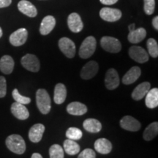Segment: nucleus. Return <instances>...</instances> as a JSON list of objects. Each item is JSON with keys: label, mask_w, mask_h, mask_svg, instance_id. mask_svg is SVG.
Listing matches in <instances>:
<instances>
[{"label": "nucleus", "mask_w": 158, "mask_h": 158, "mask_svg": "<svg viewBox=\"0 0 158 158\" xmlns=\"http://www.w3.org/2000/svg\"><path fill=\"white\" fill-rule=\"evenodd\" d=\"M7 94V81L5 77L0 76V98L5 97Z\"/></svg>", "instance_id": "f704fd0d"}, {"label": "nucleus", "mask_w": 158, "mask_h": 158, "mask_svg": "<svg viewBox=\"0 0 158 158\" xmlns=\"http://www.w3.org/2000/svg\"><path fill=\"white\" fill-rule=\"evenodd\" d=\"M21 63L26 70L30 72L37 73L40 68V64L37 57L34 54H27L21 59Z\"/></svg>", "instance_id": "39448f33"}, {"label": "nucleus", "mask_w": 158, "mask_h": 158, "mask_svg": "<svg viewBox=\"0 0 158 158\" xmlns=\"http://www.w3.org/2000/svg\"><path fill=\"white\" fill-rule=\"evenodd\" d=\"M135 29V23H132L129 26V31H133Z\"/></svg>", "instance_id": "ea45409f"}, {"label": "nucleus", "mask_w": 158, "mask_h": 158, "mask_svg": "<svg viewBox=\"0 0 158 158\" xmlns=\"http://www.w3.org/2000/svg\"><path fill=\"white\" fill-rule=\"evenodd\" d=\"M129 56L136 62L141 63V64L147 62L149 60V55L147 52L141 46L133 45L130 47L129 49Z\"/></svg>", "instance_id": "0eeeda50"}, {"label": "nucleus", "mask_w": 158, "mask_h": 158, "mask_svg": "<svg viewBox=\"0 0 158 158\" xmlns=\"http://www.w3.org/2000/svg\"><path fill=\"white\" fill-rule=\"evenodd\" d=\"M83 127L86 131L92 133H99L102 130V124L96 118H89L86 119L83 123Z\"/></svg>", "instance_id": "393cba45"}, {"label": "nucleus", "mask_w": 158, "mask_h": 158, "mask_svg": "<svg viewBox=\"0 0 158 158\" xmlns=\"http://www.w3.org/2000/svg\"><path fill=\"white\" fill-rule=\"evenodd\" d=\"M12 95H13V98L15 100V102H19V103L27 105V104L30 103L31 102L30 98H28V97L21 95V94L19 92V91H18L17 89H15L13 91V92H12Z\"/></svg>", "instance_id": "2f4dec72"}, {"label": "nucleus", "mask_w": 158, "mask_h": 158, "mask_svg": "<svg viewBox=\"0 0 158 158\" xmlns=\"http://www.w3.org/2000/svg\"><path fill=\"white\" fill-rule=\"evenodd\" d=\"M18 9L21 13L28 17L34 18L37 15V10L35 6L27 0H21L18 4Z\"/></svg>", "instance_id": "2eb2a0df"}, {"label": "nucleus", "mask_w": 158, "mask_h": 158, "mask_svg": "<svg viewBox=\"0 0 158 158\" xmlns=\"http://www.w3.org/2000/svg\"><path fill=\"white\" fill-rule=\"evenodd\" d=\"M36 103L40 113L47 114L50 112L51 108V101L50 96L44 89H39L36 92Z\"/></svg>", "instance_id": "f03ea898"}, {"label": "nucleus", "mask_w": 158, "mask_h": 158, "mask_svg": "<svg viewBox=\"0 0 158 158\" xmlns=\"http://www.w3.org/2000/svg\"><path fill=\"white\" fill-rule=\"evenodd\" d=\"M94 149L102 155L109 154L112 150V143L106 138H99L94 142Z\"/></svg>", "instance_id": "aec40b11"}, {"label": "nucleus", "mask_w": 158, "mask_h": 158, "mask_svg": "<svg viewBox=\"0 0 158 158\" xmlns=\"http://www.w3.org/2000/svg\"><path fill=\"white\" fill-rule=\"evenodd\" d=\"M3 32H2V29L1 27H0V38H1L2 36Z\"/></svg>", "instance_id": "a19ab883"}, {"label": "nucleus", "mask_w": 158, "mask_h": 158, "mask_svg": "<svg viewBox=\"0 0 158 158\" xmlns=\"http://www.w3.org/2000/svg\"><path fill=\"white\" fill-rule=\"evenodd\" d=\"M78 158H96V154L94 150L86 149L79 154Z\"/></svg>", "instance_id": "72a5a7b5"}, {"label": "nucleus", "mask_w": 158, "mask_h": 158, "mask_svg": "<svg viewBox=\"0 0 158 158\" xmlns=\"http://www.w3.org/2000/svg\"><path fill=\"white\" fill-rule=\"evenodd\" d=\"M105 85L108 90H114L119 85V77L115 69L110 68L108 70L105 77Z\"/></svg>", "instance_id": "9d476101"}, {"label": "nucleus", "mask_w": 158, "mask_h": 158, "mask_svg": "<svg viewBox=\"0 0 158 158\" xmlns=\"http://www.w3.org/2000/svg\"><path fill=\"white\" fill-rule=\"evenodd\" d=\"M59 48L68 58L72 59L76 55V45L68 37H62L59 40Z\"/></svg>", "instance_id": "423d86ee"}, {"label": "nucleus", "mask_w": 158, "mask_h": 158, "mask_svg": "<svg viewBox=\"0 0 158 158\" xmlns=\"http://www.w3.org/2000/svg\"><path fill=\"white\" fill-rule=\"evenodd\" d=\"M100 16L102 20L108 22H115L122 18V12L116 8L103 7L100 10Z\"/></svg>", "instance_id": "1a4fd4ad"}, {"label": "nucleus", "mask_w": 158, "mask_h": 158, "mask_svg": "<svg viewBox=\"0 0 158 158\" xmlns=\"http://www.w3.org/2000/svg\"><path fill=\"white\" fill-rule=\"evenodd\" d=\"M11 3L12 0H0V8L8 7Z\"/></svg>", "instance_id": "c9c22d12"}, {"label": "nucleus", "mask_w": 158, "mask_h": 158, "mask_svg": "<svg viewBox=\"0 0 158 158\" xmlns=\"http://www.w3.org/2000/svg\"><path fill=\"white\" fill-rule=\"evenodd\" d=\"M147 45L150 56L153 58H157L158 56V45L157 41L153 38H149L147 40Z\"/></svg>", "instance_id": "7c9ffc66"}, {"label": "nucleus", "mask_w": 158, "mask_h": 158, "mask_svg": "<svg viewBox=\"0 0 158 158\" xmlns=\"http://www.w3.org/2000/svg\"><path fill=\"white\" fill-rule=\"evenodd\" d=\"M67 111L71 115L82 116L87 112V107L80 102H73L68 106Z\"/></svg>", "instance_id": "4be33fe9"}, {"label": "nucleus", "mask_w": 158, "mask_h": 158, "mask_svg": "<svg viewBox=\"0 0 158 158\" xmlns=\"http://www.w3.org/2000/svg\"><path fill=\"white\" fill-rule=\"evenodd\" d=\"M56 19L52 15H47L43 19L40 27V32L42 35H47L54 29Z\"/></svg>", "instance_id": "6ab92c4d"}, {"label": "nucleus", "mask_w": 158, "mask_h": 158, "mask_svg": "<svg viewBox=\"0 0 158 158\" xmlns=\"http://www.w3.org/2000/svg\"><path fill=\"white\" fill-rule=\"evenodd\" d=\"M64 149L68 155H76L80 152V146L73 140L67 139L63 143Z\"/></svg>", "instance_id": "cd10ccee"}, {"label": "nucleus", "mask_w": 158, "mask_h": 158, "mask_svg": "<svg viewBox=\"0 0 158 158\" xmlns=\"http://www.w3.org/2000/svg\"><path fill=\"white\" fill-rule=\"evenodd\" d=\"M28 37V31L25 28L17 29L10 35L9 41L13 46H21L27 42Z\"/></svg>", "instance_id": "6e6552de"}, {"label": "nucleus", "mask_w": 158, "mask_h": 158, "mask_svg": "<svg viewBox=\"0 0 158 158\" xmlns=\"http://www.w3.org/2000/svg\"><path fill=\"white\" fill-rule=\"evenodd\" d=\"M146 36H147V31L144 28L141 27V28L135 29L133 31H130L128 34L127 39L130 43L137 44L143 40Z\"/></svg>", "instance_id": "5701e85b"}, {"label": "nucleus", "mask_w": 158, "mask_h": 158, "mask_svg": "<svg viewBox=\"0 0 158 158\" xmlns=\"http://www.w3.org/2000/svg\"><path fill=\"white\" fill-rule=\"evenodd\" d=\"M14 60L9 55H5L0 59V70L4 74H10L14 68Z\"/></svg>", "instance_id": "412c9836"}, {"label": "nucleus", "mask_w": 158, "mask_h": 158, "mask_svg": "<svg viewBox=\"0 0 158 158\" xmlns=\"http://www.w3.org/2000/svg\"><path fill=\"white\" fill-rule=\"evenodd\" d=\"M45 131V126L43 124H35L29 131V138L33 143H38L42 139Z\"/></svg>", "instance_id": "dca6fc26"}, {"label": "nucleus", "mask_w": 158, "mask_h": 158, "mask_svg": "<svg viewBox=\"0 0 158 158\" xmlns=\"http://www.w3.org/2000/svg\"><path fill=\"white\" fill-rule=\"evenodd\" d=\"M145 103L147 108H155L158 106V89L154 88L149 89L146 94Z\"/></svg>", "instance_id": "a878e982"}, {"label": "nucleus", "mask_w": 158, "mask_h": 158, "mask_svg": "<svg viewBox=\"0 0 158 158\" xmlns=\"http://www.w3.org/2000/svg\"><path fill=\"white\" fill-rule=\"evenodd\" d=\"M97 41L93 36H89L83 41L79 48V56L82 59H88L94 54L96 50Z\"/></svg>", "instance_id": "7ed1b4c3"}, {"label": "nucleus", "mask_w": 158, "mask_h": 158, "mask_svg": "<svg viewBox=\"0 0 158 158\" xmlns=\"http://www.w3.org/2000/svg\"><path fill=\"white\" fill-rule=\"evenodd\" d=\"M67 98V89L63 84H57L54 88V100L55 103L62 104L65 101Z\"/></svg>", "instance_id": "b1692460"}, {"label": "nucleus", "mask_w": 158, "mask_h": 158, "mask_svg": "<svg viewBox=\"0 0 158 158\" xmlns=\"http://www.w3.org/2000/svg\"><path fill=\"white\" fill-rule=\"evenodd\" d=\"M99 65L95 61H90L83 67L81 71V77L84 80H89L98 73Z\"/></svg>", "instance_id": "9b49d317"}, {"label": "nucleus", "mask_w": 158, "mask_h": 158, "mask_svg": "<svg viewBox=\"0 0 158 158\" xmlns=\"http://www.w3.org/2000/svg\"><path fill=\"white\" fill-rule=\"evenodd\" d=\"M150 88H151V84L149 82L146 81L141 83L134 89L131 94L132 98L136 101L142 100L146 96V94L148 93Z\"/></svg>", "instance_id": "f3484780"}, {"label": "nucleus", "mask_w": 158, "mask_h": 158, "mask_svg": "<svg viewBox=\"0 0 158 158\" xmlns=\"http://www.w3.org/2000/svg\"><path fill=\"white\" fill-rule=\"evenodd\" d=\"M31 158H43L42 155L39 153H34L32 155H31Z\"/></svg>", "instance_id": "58836bf2"}, {"label": "nucleus", "mask_w": 158, "mask_h": 158, "mask_svg": "<svg viewBox=\"0 0 158 158\" xmlns=\"http://www.w3.org/2000/svg\"><path fill=\"white\" fill-rule=\"evenodd\" d=\"M120 126L124 130L131 132L138 131L141 127V123L131 116H124L120 120Z\"/></svg>", "instance_id": "f8f14e48"}, {"label": "nucleus", "mask_w": 158, "mask_h": 158, "mask_svg": "<svg viewBox=\"0 0 158 158\" xmlns=\"http://www.w3.org/2000/svg\"><path fill=\"white\" fill-rule=\"evenodd\" d=\"M141 70L139 67L135 66L130 69L122 78V81L124 84L130 85L133 84L141 76Z\"/></svg>", "instance_id": "a211bd4d"}, {"label": "nucleus", "mask_w": 158, "mask_h": 158, "mask_svg": "<svg viewBox=\"0 0 158 158\" xmlns=\"http://www.w3.org/2000/svg\"><path fill=\"white\" fill-rule=\"evenodd\" d=\"M68 25L70 30L74 33L80 32L84 28V23L81 18L76 13H73L69 15L68 18Z\"/></svg>", "instance_id": "ddd939ff"}, {"label": "nucleus", "mask_w": 158, "mask_h": 158, "mask_svg": "<svg viewBox=\"0 0 158 158\" xmlns=\"http://www.w3.org/2000/svg\"><path fill=\"white\" fill-rule=\"evenodd\" d=\"M5 143L9 150L17 155H22L26 151V143L23 138L17 134H13L6 138Z\"/></svg>", "instance_id": "f257e3e1"}, {"label": "nucleus", "mask_w": 158, "mask_h": 158, "mask_svg": "<svg viewBox=\"0 0 158 158\" xmlns=\"http://www.w3.org/2000/svg\"><path fill=\"white\" fill-rule=\"evenodd\" d=\"M144 12L147 15L153 14L155 9V0H143Z\"/></svg>", "instance_id": "473e14b6"}, {"label": "nucleus", "mask_w": 158, "mask_h": 158, "mask_svg": "<svg viewBox=\"0 0 158 158\" xmlns=\"http://www.w3.org/2000/svg\"><path fill=\"white\" fill-rule=\"evenodd\" d=\"M100 2L105 5H114L118 2V0H100Z\"/></svg>", "instance_id": "e433bc0d"}, {"label": "nucleus", "mask_w": 158, "mask_h": 158, "mask_svg": "<svg viewBox=\"0 0 158 158\" xmlns=\"http://www.w3.org/2000/svg\"><path fill=\"white\" fill-rule=\"evenodd\" d=\"M158 133V122H155L147 126L143 134V138L145 141H149L154 139Z\"/></svg>", "instance_id": "bb28decb"}, {"label": "nucleus", "mask_w": 158, "mask_h": 158, "mask_svg": "<svg viewBox=\"0 0 158 158\" xmlns=\"http://www.w3.org/2000/svg\"><path fill=\"white\" fill-rule=\"evenodd\" d=\"M66 136L68 139L78 141L83 136V133L80 129L77 127H70L66 131Z\"/></svg>", "instance_id": "c756f323"}, {"label": "nucleus", "mask_w": 158, "mask_h": 158, "mask_svg": "<svg viewBox=\"0 0 158 158\" xmlns=\"http://www.w3.org/2000/svg\"><path fill=\"white\" fill-rule=\"evenodd\" d=\"M10 110L13 115L20 120L27 119L29 116V112L27 107H25L24 105L19 103L17 102L12 104Z\"/></svg>", "instance_id": "4468645a"}, {"label": "nucleus", "mask_w": 158, "mask_h": 158, "mask_svg": "<svg viewBox=\"0 0 158 158\" xmlns=\"http://www.w3.org/2000/svg\"><path fill=\"white\" fill-rule=\"evenodd\" d=\"M50 158H64V149L59 144H54L49 149Z\"/></svg>", "instance_id": "c85d7f7f"}, {"label": "nucleus", "mask_w": 158, "mask_h": 158, "mask_svg": "<svg viewBox=\"0 0 158 158\" xmlns=\"http://www.w3.org/2000/svg\"><path fill=\"white\" fill-rule=\"evenodd\" d=\"M152 25L153 27L156 30H158V16H155L152 20Z\"/></svg>", "instance_id": "4c0bfd02"}, {"label": "nucleus", "mask_w": 158, "mask_h": 158, "mask_svg": "<svg viewBox=\"0 0 158 158\" xmlns=\"http://www.w3.org/2000/svg\"><path fill=\"white\" fill-rule=\"evenodd\" d=\"M101 47L106 51L116 54L122 50V45L118 39L113 37L104 36L100 40Z\"/></svg>", "instance_id": "20e7f679"}]
</instances>
